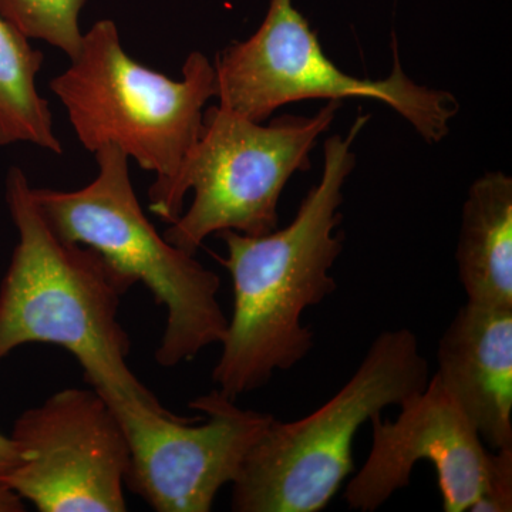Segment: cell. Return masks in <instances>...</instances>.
Segmentation results:
<instances>
[{
    "instance_id": "obj_1",
    "label": "cell",
    "mask_w": 512,
    "mask_h": 512,
    "mask_svg": "<svg viewBox=\"0 0 512 512\" xmlns=\"http://www.w3.org/2000/svg\"><path fill=\"white\" fill-rule=\"evenodd\" d=\"M369 120L359 114L346 136L326 140L322 177L291 225L262 237L229 229L217 234L227 245L221 264L231 274L234 311L212 380L231 399L261 389L276 370L292 369L313 348L302 313L338 288L330 271L345 242L336 232L343 185L356 165L353 143Z\"/></svg>"
},
{
    "instance_id": "obj_2",
    "label": "cell",
    "mask_w": 512,
    "mask_h": 512,
    "mask_svg": "<svg viewBox=\"0 0 512 512\" xmlns=\"http://www.w3.org/2000/svg\"><path fill=\"white\" fill-rule=\"evenodd\" d=\"M5 197L19 241L0 284V363L28 343L57 345L101 396L168 413L127 365L119 309L133 285L93 249L57 237L22 168H10Z\"/></svg>"
},
{
    "instance_id": "obj_3",
    "label": "cell",
    "mask_w": 512,
    "mask_h": 512,
    "mask_svg": "<svg viewBox=\"0 0 512 512\" xmlns=\"http://www.w3.org/2000/svg\"><path fill=\"white\" fill-rule=\"evenodd\" d=\"M94 156L99 174L92 183L76 191L33 188L37 208L57 237L93 249L131 285H146L167 308L158 365L188 362L227 333L220 276L158 234L137 200L120 148L104 146Z\"/></svg>"
},
{
    "instance_id": "obj_4",
    "label": "cell",
    "mask_w": 512,
    "mask_h": 512,
    "mask_svg": "<svg viewBox=\"0 0 512 512\" xmlns=\"http://www.w3.org/2000/svg\"><path fill=\"white\" fill-rule=\"evenodd\" d=\"M50 89L87 151L116 146L156 175L151 202L174 183L197 143L217 76L201 52L185 59L181 80L148 69L127 55L116 23L103 19L83 33L79 53Z\"/></svg>"
},
{
    "instance_id": "obj_5",
    "label": "cell",
    "mask_w": 512,
    "mask_h": 512,
    "mask_svg": "<svg viewBox=\"0 0 512 512\" xmlns=\"http://www.w3.org/2000/svg\"><path fill=\"white\" fill-rule=\"evenodd\" d=\"M342 106L329 100L311 117L285 116L262 126L217 104L204 111L197 143L174 183L148 208L170 228L165 241L195 255L221 231L262 237L278 229L282 191Z\"/></svg>"
},
{
    "instance_id": "obj_6",
    "label": "cell",
    "mask_w": 512,
    "mask_h": 512,
    "mask_svg": "<svg viewBox=\"0 0 512 512\" xmlns=\"http://www.w3.org/2000/svg\"><path fill=\"white\" fill-rule=\"evenodd\" d=\"M430 379L412 330L380 333L328 403L292 423L272 420L232 484V511H322L355 470L352 446L360 427L423 392Z\"/></svg>"
},
{
    "instance_id": "obj_7",
    "label": "cell",
    "mask_w": 512,
    "mask_h": 512,
    "mask_svg": "<svg viewBox=\"0 0 512 512\" xmlns=\"http://www.w3.org/2000/svg\"><path fill=\"white\" fill-rule=\"evenodd\" d=\"M386 79L370 80L340 70L320 46L293 0H271L254 35L215 57L217 96L222 106L262 123L276 110L302 100L369 99L396 111L429 144L443 141L460 111L453 94L414 82L400 63Z\"/></svg>"
},
{
    "instance_id": "obj_8",
    "label": "cell",
    "mask_w": 512,
    "mask_h": 512,
    "mask_svg": "<svg viewBox=\"0 0 512 512\" xmlns=\"http://www.w3.org/2000/svg\"><path fill=\"white\" fill-rule=\"evenodd\" d=\"M126 430V487L158 512H208L224 485L234 484L272 414L245 410L220 389L190 409L204 417L158 413L140 403L106 399Z\"/></svg>"
},
{
    "instance_id": "obj_9",
    "label": "cell",
    "mask_w": 512,
    "mask_h": 512,
    "mask_svg": "<svg viewBox=\"0 0 512 512\" xmlns=\"http://www.w3.org/2000/svg\"><path fill=\"white\" fill-rule=\"evenodd\" d=\"M20 463L0 481L40 512L127 511L126 430L97 390L64 389L20 414Z\"/></svg>"
},
{
    "instance_id": "obj_10",
    "label": "cell",
    "mask_w": 512,
    "mask_h": 512,
    "mask_svg": "<svg viewBox=\"0 0 512 512\" xmlns=\"http://www.w3.org/2000/svg\"><path fill=\"white\" fill-rule=\"evenodd\" d=\"M400 407L394 421L380 414L370 419L372 450L346 487V503L352 510L376 511L410 484L414 466L424 460L436 468L443 510L470 511L487 487L493 453L436 375Z\"/></svg>"
},
{
    "instance_id": "obj_11",
    "label": "cell",
    "mask_w": 512,
    "mask_h": 512,
    "mask_svg": "<svg viewBox=\"0 0 512 512\" xmlns=\"http://www.w3.org/2000/svg\"><path fill=\"white\" fill-rule=\"evenodd\" d=\"M436 376L494 450L512 447V308L467 302L443 333Z\"/></svg>"
},
{
    "instance_id": "obj_12",
    "label": "cell",
    "mask_w": 512,
    "mask_h": 512,
    "mask_svg": "<svg viewBox=\"0 0 512 512\" xmlns=\"http://www.w3.org/2000/svg\"><path fill=\"white\" fill-rule=\"evenodd\" d=\"M468 302L512 308V178L491 171L468 190L457 245Z\"/></svg>"
},
{
    "instance_id": "obj_13",
    "label": "cell",
    "mask_w": 512,
    "mask_h": 512,
    "mask_svg": "<svg viewBox=\"0 0 512 512\" xmlns=\"http://www.w3.org/2000/svg\"><path fill=\"white\" fill-rule=\"evenodd\" d=\"M43 53L0 15V146L32 144L63 154L53 114L37 90Z\"/></svg>"
},
{
    "instance_id": "obj_14",
    "label": "cell",
    "mask_w": 512,
    "mask_h": 512,
    "mask_svg": "<svg viewBox=\"0 0 512 512\" xmlns=\"http://www.w3.org/2000/svg\"><path fill=\"white\" fill-rule=\"evenodd\" d=\"M87 0H0V15L28 39L62 50L70 60L82 46L80 12Z\"/></svg>"
},
{
    "instance_id": "obj_15",
    "label": "cell",
    "mask_w": 512,
    "mask_h": 512,
    "mask_svg": "<svg viewBox=\"0 0 512 512\" xmlns=\"http://www.w3.org/2000/svg\"><path fill=\"white\" fill-rule=\"evenodd\" d=\"M470 511H512V447L495 450L491 456L487 487Z\"/></svg>"
},
{
    "instance_id": "obj_16",
    "label": "cell",
    "mask_w": 512,
    "mask_h": 512,
    "mask_svg": "<svg viewBox=\"0 0 512 512\" xmlns=\"http://www.w3.org/2000/svg\"><path fill=\"white\" fill-rule=\"evenodd\" d=\"M20 456L15 441L0 434V481L19 466Z\"/></svg>"
},
{
    "instance_id": "obj_17",
    "label": "cell",
    "mask_w": 512,
    "mask_h": 512,
    "mask_svg": "<svg viewBox=\"0 0 512 512\" xmlns=\"http://www.w3.org/2000/svg\"><path fill=\"white\" fill-rule=\"evenodd\" d=\"M25 504L22 498L8 488L0 487V512H23Z\"/></svg>"
}]
</instances>
